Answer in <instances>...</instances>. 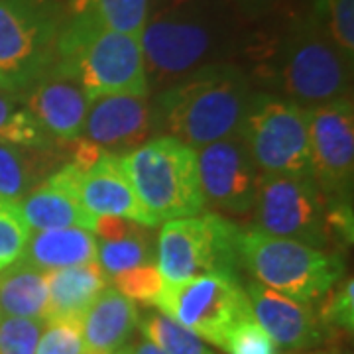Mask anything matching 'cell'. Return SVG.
Masks as SVG:
<instances>
[{"mask_svg": "<svg viewBox=\"0 0 354 354\" xmlns=\"http://www.w3.org/2000/svg\"><path fill=\"white\" fill-rule=\"evenodd\" d=\"M246 295L252 319L281 348L301 351L321 341L323 329L311 307L290 299L258 281L248 283Z\"/></svg>", "mask_w": 354, "mask_h": 354, "instance_id": "18", "label": "cell"}, {"mask_svg": "<svg viewBox=\"0 0 354 354\" xmlns=\"http://www.w3.org/2000/svg\"><path fill=\"white\" fill-rule=\"evenodd\" d=\"M0 88H2V87H0Z\"/></svg>", "mask_w": 354, "mask_h": 354, "instance_id": "38", "label": "cell"}, {"mask_svg": "<svg viewBox=\"0 0 354 354\" xmlns=\"http://www.w3.org/2000/svg\"><path fill=\"white\" fill-rule=\"evenodd\" d=\"M146 75L152 87H169L207 65L225 48L227 26L221 12L201 0H174L148 12L142 28Z\"/></svg>", "mask_w": 354, "mask_h": 354, "instance_id": "3", "label": "cell"}, {"mask_svg": "<svg viewBox=\"0 0 354 354\" xmlns=\"http://www.w3.org/2000/svg\"><path fill=\"white\" fill-rule=\"evenodd\" d=\"M114 290L120 291L130 301L153 305L164 290L165 281L156 264H142L113 276Z\"/></svg>", "mask_w": 354, "mask_h": 354, "instance_id": "29", "label": "cell"}, {"mask_svg": "<svg viewBox=\"0 0 354 354\" xmlns=\"http://www.w3.org/2000/svg\"><path fill=\"white\" fill-rule=\"evenodd\" d=\"M148 227H142L134 221L128 218H120V216H97L95 218V227H93V234L102 242H118L130 239L134 234H140L142 230Z\"/></svg>", "mask_w": 354, "mask_h": 354, "instance_id": "34", "label": "cell"}, {"mask_svg": "<svg viewBox=\"0 0 354 354\" xmlns=\"http://www.w3.org/2000/svg\"><path fill=\"white\" fill-rule=\"evenodd\" d=\"M156 307L199 339L225 348L230 330L252 319L246 291L236 276H199L165 283Z\"/></svg>", "mask_w": 354, "mask_h": 354, "instance_id": "10", "label": "cell"}, {"mask_svg": "<svg viewBox=\"0 0 354 354\" xmlns=\"http://www.w3.org/2000/svg\"><path fill=\"white\" fill-rule=\"evenodd\" d=\"M140 330L165 354H215L195 333L179 325L162 311H150L142 317Z\"/></svg>", "mask_w": 354, "mask_h": 354, "instance_id": "25", "label": "cell"}, {"mask_svg": "<svg viewBox=\"0 0 354 354\" xmlns=\"http://www.w3.org/2000/svg\"><path fill=\"white\" fill-rule=\"evenodd\" d=\"M81 174L69 162L62 164L44 181L26 195L20 205L30 228L51 230V228H87L93 232L95 216L87 213L79 199Z\"/></svg>", "mask_w": 354, "mask_h": 354, "instance_id": "16", "label": "cell"}, {"mask_svg": "<svg viewBox=\"0 0 354 354\" xmlns=\"http://www.w3.org/2000/svg\"><path fill=\"white\" fill-rule=\"evenodd\" d=\"M140 317L134 301L106 288L81 317L85 354H114L136 329Z\"/></svg>", "mask_w": 354, "mask_h": 354, "instance_id": "19", "label": "cell"}, {"mask_svg": "<svg viewBox=\"0 0 354 354\" xmlns=\"http://www.w3.org/2000/svg\"><path fill=\"white\" fill-rule=\"evenodd\" d=\"M128 354H165L162 353L158 346H153L150 341H144V342H136L134 346H130V348H124Z\"/></svg>", "mask_w": 354, "mask_h": 354, "instance_id": "36", "label": "cell"}, {"mask_svg": "<svg viewBox=\"0 0 354 354\" xmlns=\"http://www.w3.org/2000/svg\"><path fill=\"white\" fill-rule=\"evenodd\" d=\"M239 254L241 264L250 270L258 283L307 305L321 299L344 272L339 254L272 236L258 228L241 230Z\"/></svg>", "mask_w": 354, "mask_h": 354, "instance_id": "6", "label": "cell"}, {"mask_svg": "<svg viewBox=\"0 0 354 354\" xmlns=\"http://www.w3.org/2000/svg\"><path fill=\"white\" fill-rule=\"evenodd\" d=\"M156 128L150 95H106L88 102L83 138L114 156H127L148 142Z\"/></svg>", "mask_w": 354, "mask_h": 354, "instance_id": "14", "label": "cell"}, {"mask_svg": "<svg viewBox=\"0 0 354 354\" xmlns=\"http://www.w3.org/2000/svg\"><path fill=\"white\" fill-rule=\"evenodd\" d=\"M46 321L0 317V354H36Z\"/></svg>", "mask_w": 354, "mask_h": 354, "instance_id": "30", "label": "cell"}, {"mask_svg": "<svg viewBox=\"0 0 354 354\" xmlns=\"http://www.w3.org/2000/svg\"><path fill=\"white\" fill-rule=\"evenodd\" d=\"M50 291L46 272L24 260L0 272V309L8 317L48 321Z\"/></svg>", "mask_w": 354, "mask_h": 354, "instance_id": "23", "label": "cell"}, {"mask_svg": "<svg viewBox=\"0 0 354 354\" xmlns=\"http://www.w3.org/2000/svg\"><path fill=\"white\" fill-rule=\"evenodd\" d=\"M62 24L57 0H0V87L22 95L44 75Z\"/></svg>", "mask_w": 354, "mask_h": 354, "instance_id": "9", "label": "cell"}, {"mask_svg": "<svg viewBox=\"0 0 354 354\" xmlns=\"http://www.w3.org/2000/svg\"><path fill=\"white\" fill-rule=\"evenodd\" d=\"M50 305V319H81L91 304L109 286V276L99 262L59 268L46 272Z\"/></svg>", "mask_w": 354, "mask_h": 354, "instance_id": "20", "label": "cell"}, {"mask_svg": "<svg viewBox=\"0 0 354 354\" xmlns=\"http://www.w3.org/2000/svg\"><path fill=\"white\" fill-rule=\"evenodd\" d=\"M22 106V95L14 93V91H6L0 88V136L4 132L6 124L10 122L14 113Z\"/></svg>", "mask_w": 354, "mask_h": 354, "instance_id": "35", "label": "cell"}, {"mask_svg": "<svg viewBox=\"0 0 354 354\" xmlns=\"http://www.w3.org/2000/svg\"><path fill=\"white\" fill-rule=\"evenodd\" d=\"M239 134L260 176L311 174L309 109L274 93H254Z\"/></svg>", "mask_w": 354, "mask_h": 354, "instance_id": "7", "label": "cell"}, {"mask_svg": "<svg viewBox=\"0 0 354 354\" xmlns=\"http://www.w3.org/2000/svg\"><path fill=\"white\" fill-rule=\"evenodd\" d=\"M140 203L156 225L201 215L197 150L174 136H156L122 156Z\"/></svg>", "mask_w": 354, "mask_h": 354, "instance_id": "5", "label": "cell"}, {"mask_svg": "<svg viewBox=\"0 0 354 354\" xmlns=\"http://www.w3.org/2000/svg\"><path fill=\"white\" fill-rule=\"evenodd\" d=\"M348 59L311 16L295 26L268 64V79L279 97L304 109L351 97Z\"/></svg>", "mask_w": 354, "mask_h": 354, "instance_id": "4", "label": "cell"}, {"mask_svg": "<svg viewBox=\"0 0 354 354\" xmlns=\"http://www.w3.org/2000/svg\"><path fill=\"white\" fill-rule=\"evenodd\" d=\"M150 0H69V16H87L104 28L142 34Z\"/></svg>", "mask_w": 354, "mask_h": 354, "instance_id": "24", "label": "cell"}, {"mask_svg": "<svg viewBox=\"0 0 354 354\" xmlns=\"http://www.w3.org/2000/svg\"><path fill=\"white\" fill-rule=\"evenodd\" d=\"M252 209L260 232L315 248L327 241V205L311 174L260 176Z\"/></svg>", "mask_w": 354, "mask_h": 354, "instance_id": "11", "label": "cell"}, {"mask_svg": "<svg viewBox=\"0 0 354 354\" xmlns=\"http://www.w3.org/2000/svg\"><path fill=\"white\" fill-rule=\"evenodd\" d=\"M197 165L205 205L230 215L252 209L260 174L239 132L199 148Z\"/></svg>", "mask_w": 354, "mask_h": 354, "instance_id": "13", "label": "cell"}, {"mask_svg": "<svg viewBox=\"0 0 354 354\" xmlns=\"http://www.w3.org/2000/svg\"><path fill=\"white\" fill-rule=\"evenodd\" d=\"M321 321L325 325L353 330L354 327V283L353 279L342 281L339 290L330 293L327 304L321 309Z\"/></svg>", "mask_w": 354, "mask_h": 354, "instance_id": "33", "label": "cell"}, {"mask_svg": "<svg viewBox=\"0 0 354 354\" xmlns=\"http://www.w3.org/2000/svg\"><path fill=\"white\" fill-rule=\"evenodd\" d=\"M234 223L216 213L165 223L158 239V270L165 283L199 276H234L241 266Z\"/></svg>", "mask_w": 354, "mask_h": 354, "instance_id": "8", "label": "cell"}, {"mask_svg": "<svg viewBox=\"0 0 354 354\" xmlns=\"http://www.w3.org/2000/svg\"><path fill=\"white\" fill-rule=\"evenodd\" d=\"M91 99L71 77L46 69L22 93V104L53 142L83 136Z\"/></svg>", "mask_w": 354, "mask_h": 354, "instance_id": "15", "label": "cell"}, {"mask_svg": "<svg viewBox=\"0 0 354 354\" xmlns=\"http://www.w3.org/2000/svg\"><path fill=\"white\" fill-rule=\"evenodd\" d=\"M252 95L250 79L236 65H207L162 88L156 128L199 150L239 132Z\"/></svg>", "mask_w": 354, "mask_h": 354, "instance_id": "1", "label": "cell"}, {"mask_svg": "<svg viewBox=\"0 0 354 354\" xmlns=\"http://www.w3.org/2000/svg\"><path fill=\"white\" fill-rule=\"evenodd\" d=\"M30 239V227L12 199L0 197V272L22 260Z\"/></svg>", "mask_w": 354, "mask_h": 354, "instance_id": "28", "label": "cell"}, {"mask_svg": "<svg viewBox=\"0 0 354 354\" xmlns=\"http://www.w3.org/2000/svg\"><path fill=\"white\" fill-rule=\"evenodd\" d=\"M223 351L228 354H279L278 344L266 335L254 319H246L230 330Z\"/></svg>", "mask_w": 354, "mask_h": 354, "instance_id": "32", "label": "cell"}, {"mask_svg": "<svg viewBox=\"0 0 354 354\" xmlns=\"http://www.w3.org/2000/svg\"><path fill=\"white\" fill-rule=\"evenodd\" d=\"M309 171L325 205H353V99L309 109Z\"/></svg>", "mask_w": 354, "mask_h": 354, "instance_id": "12", "label": "cell"}, {"mask_svg": "<svg viewBox=\"0 0 354 354\" xmlns=\"http://www.w3.org/2000/svg\"><path fill=\"white\" fill-rule=\"evenodd\" d=\"M99 241L87 228L38 230L26 244L22 260L41 272L97 262Z\"/></svg>", "mask_w": 354, "mask_h": 354, "instance_id": "21", "label": "cell"}, {"mask_svg": "<svg viewBox=\"0 0 354 354\" xmlns=\"http://www.w3.org/2000/svg\"><path fill=\"white\" fill-rule=\"evenodd\" d=\"M48 69L71 77L93 101L106 95H150L138 34L116 32L87 16H67Z\"/></svg>", "mask_w": 354, "mask_h": 354, "instance_id": "2", "label": "cell"}, {"mask_svg": "<svg viewBox=\"0 0 354 354\" xmlns=\"http://www.w3.org/2000/svg\"><path fill=\"white\" fill-rule=\"evenodd\" d=\"M79 199L95 216H120L134 221L142 227H158L152 215L140 203L130 181L122 156L104 153L88 171L79 179Z\"/></svg>", "mask_w": 354, "mask_h": 354, "instance_id": "17", "label": "cell"}, {"mask_svg": "<svg viewBox=\"0 0 354 354\" xmlns=\"http://www.w3.org/2000/svg\"><path fill=\"white\" fill-rule=\"evenodd\" d=\"M114 354H128L127 351H118V353H114Z\"/></svg>", "mask_w": 354, "mask_h": 354, "instance_id": "37", "label": "cell"}, {"mask_svg": "<svg viewBox=\"0 0 354 354\" xmlns=\"http://www.w3.org/2000/svg\"><path fill=\"white\" fill-rule=\"evenodd\" d=\"M150 232L142 230L140 234H134L130 239L118 242H101L99 244V258L106 276H116L120 272H127L130 268L142 264H152V244H150Z\"/></svg>", "mask_w": 354, "mask_h": 354, "instance_id": "27", "label": "cell"}, {"mask_svg": "<svg viewBox=\"0 0 354 354\" xmlns=\"http://www.w3.org/2000/svg\"><path fill=\"white\" fill-rule=\"evenodd\" d=\"M36 354H85L81 319L46 321Z\"/></svg>", "mask_w": 354, "mask_h": 354, "instance_id": "31", "label": "cell"}, {"mask_svg": "<svg viewBox=\"0 0 354 354\" xmlns=\"http://www.w3.org/2000/svg\"><path fill=\"white\" fill-rule=\"evenodd\" d=\"M59 167L51 148H24L0 142V197L20 203Z\"/></svg>", "mask_w": 354, "mask_h": 354, "instance_id": "22", "label": "cell"}, {"mask_svg": "<svg viewBox=\"0 0 354 354\" xmlns=\"http://www.w3.org/2000/svg\"><path fill=\"white\" fill-rule=\"evenodd\" d=\"M313 18L339 50L354 57V0H317Z\"/></svg>", "mask_w": 354, "mask_h": 354, "instance_id": "26", "label": "cell"}]
</instances>
